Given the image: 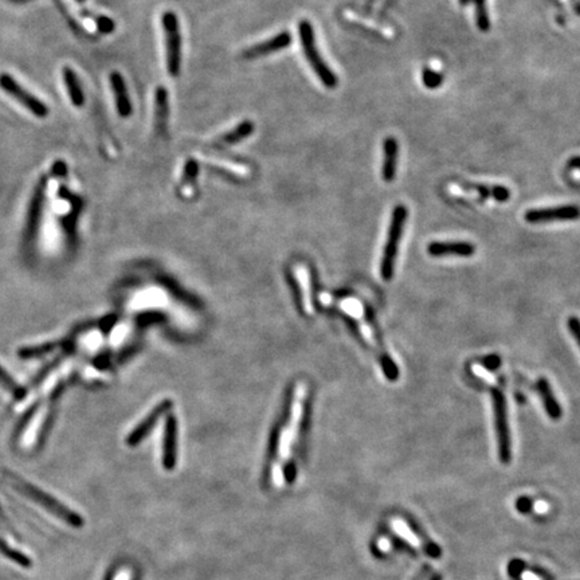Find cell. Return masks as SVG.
I'll use <instances>...</instances> for the list:
<instances>
[{"label": "cell", "instance_id": "8fae6325", "mask_svg": "<svg viewBox=\"0 0 580 580\" xmlns=\"http://www.w3.org/2000/svg\"><path fill=\"white\" fill-rule=\"evenodd\" d=\"M110 85H112V90H113V95H114L117 113L122 116V119H126V117L132 116L134 105H132L131 97L128 95L125 81H124V78H122V76L119 71H113L110 74Z\"/></svg>", "mask_w": 580, "mask_h": 580}, {"label": "cell", "instance_id": "7c38bea8", "mask_svg": "<svg viewBox=\"0 0 580 580\" xmlns=\"http://www.w3.org/2000/svg\"><path fill=\"white\" fill-rule=\"evenodd\" d=\"M168 408H171V402L170 401H164L162 403L156 406L149 413L148 415L144 418V420L136 426L135 430L126 437V444L129 446L137 445L150 432V429L155 426L158 419L160 418Z\"/></svg>", "mask_w": 580, "mask_h": 580}, {"label": "cell", "instance_id": "4fadbf2b", "mask_svg": "<svg viewBox=\"0 0 580 580\" xmlns=\"http://www.w3.org/2000/svg\"><path fill=\"white\" fill-rule=\"evenodd\" d=\"M427 253L432 256H472L475 253V246L465 241L451 242H432L427 246Z\"/></svg>", "mask_w": 580, "mask_h": 580}, {"label": "cell", "instance_id": "277c9868", "mask_svg": "<svg viewBox=\"0 0 580 580\" xmlns=\"http://www.w3.org/2000/svg\"><path fill=\"white\" fill-rule=\"evenodd\" d=\"M407 208L403 204H398L392 211L391 222L387 234V241L384 244L383 256L380 262V274L384 281H390L393 276L395 261L399 253V243L402 241L403 230H405L406 219H407Z\"/></svg>", "mask_w": 580, "mask_h": 580}, {"label": "cell", "instance_id": "3957f363", "mask_svg": "<svg viewBox=\"0 0 580 580\" xmlns=\"http://www.w3.org/2000/svg\"><path fill=\"white\" fill-rule=\"evenodd\" d=\"M297 28L301 47H302V52L305 54L309 66L313 69L314 74L317 76V78L324 85L325 88L335 89L338 86V77L326 65L324 58L321 57L317 49L314 28L312 26L311 22L307 19H302L298 22Z\"/></svg>", "mask_w": 580, "mask_h": 580}, {"label": "cell", "instance_id": "8992f818", "mask_svg": "<svg viewBox=\"0 0 580 580\" xmlns=\"http://www.w3.org/2000/svg\"><path fill=\"white\" fill-rule=\"evenodd\" d=\"M164 37H165V58L167 70L171 77H177L182 66V37L179 19L175 13L167 11L162 16Z\"/></svg>", "mask_w": 580, "mask_h": 580}, {"label": "cell", "instance_id": "f1b7e54d", "mask_svg": "<svg viewBox=\"0 0 580 580\" xmlns=\"http://www.w3.org/2000/svg\"><path fill=\"white\" fill-rule=\"evenodd\" d=\"M492 198L497 202H507L511 198V191L504 186H493Z\"/></svg>", "mask_w": 580, "mask_h": 580}, {"label": "cell", "instance_id": "4dcf8cb0", "mask_svg": "<svg viewBox=\"0 0 580 580\" xmlns=\"http://www.w3.org/2000/svg\"><path fill=\"white\" fill-rule=\"evenodd\" d=\"M499 365H501V359H499L497 355H490V356H487V357L484 359L485 368L490 369V371H496V369L499 368Z\"/></svg>", "mask_w": 580, "mask_h": 580}, {"label": "cell", "instance_id": "ab89813d", "mask_svg": "<svg viewBox=\"0 0 580 580\" xmlns=\"http://www.w3.org/2000/svg\"><path fill=\"white\" fill-rule=\"evenodd\" d=\"M575 13H576V15H579L580 16V3L579 4H576V6H575Z\"/></svg>", "mask_w": 580, "mask_h": 580}, {"label": "cell", "instance_id": "ba28073f", "mask_svg": "<svg viewBox=\"0 0 580 580\" xmlns=\"http://www.w3.org/2000/svg\"><path fill=\"white\" fill-rule=\"evenodd\" d=\"M524 218L532 225L556 220H578L580 219V207L576 204H566L548 208H533L526 211Z\"/></svg>", "mask_w": 580, "mask_h": 580}, {"label": "cell", "instance_id": "ac0fdd59", "mask_svg": "<svg viewBox=\"0 0 580 580\" xmlns=\"http://www.w3.org/2000/svg\"><path fill=\"white\" fill-rule=\"evenodd\" d=\"M168 119V92L165 88L159 86L155 93V122L158 131H162Z\"/></svg>", "mask_w": 580, "mask_h": 580}, {"label": "cell", "instance_id": "d6a6232c", "mask_svg": "<svg viewBox=\"0 0 580 580\" xmlns=\"http://www.w3.org/2000/svg\"><path fill=\"white\" fill-rule=\"evenodd\" d=\"M567 170H580V156H575L567 162Z\"/></svg>", "mask_w": 580, "mask_h": 580}, {"label": "cell", "instance_id": "9a60e30c", "mask_svg": "<svg viewBox=\"0 0 580 580\" xmlns=\"http://www.w3.org/2000/svg\"><path fill=\"white\" fill-rule=\"evenodd\" d=\"M538 391L540 393V398L543 401V405L545 408V413L548 414L550 418L553 420H559L563 415V410L562 406L556 401L555 393H553L550 381L545 378H540L538 380Z\"/></svg>", "mask_w": 580, "mask_h": 580}, {"label": "cell", "instance_id": "6da1fadb", "mask_svg": "<svg viewBox=\"0 0 580 580\" xmlns=\"http://www.w3.org/2000/svg\"><path fill=\"white\" fill-rule=\"evenodd\" d=\"M3 475H4L6 481L8 483V485L13 486L18 493H20L22 496L31 499L32 502L38 504L47 512L54 514L57 519L62 520L64 523H66L73 528H81L83 526V519L78 513L73 512L71 509L66 508L62 502H59L58 499L52 497L46 492L38 489L37 486L31 485L26 480L16 475L14 472L4 470Z\"/></svg>", "mask_w": 580, "mask_h": 580}, {"label": "cell", "instance_id": "4316f807", "mask_svg": "<svg viewBox=\"0 0 580 580\" xmlns=\"http://www.w3.org/2000/svg\"><path fill=\"white\" fill-rule=\"evenodd\" d=\"M198 172H199V165H198V162L196 160H189L187 164H186V167H184V172H183V177H182V182L183 183H191V182H194L195 179H196V176H198Z\"/></svg>", "mask_w": 580, "mask_h": 580}, {"label": "cell", "instance_id": "e575fe53", "mask_svg": "<svg viewBox=\"0 0 580 580\" xmlns=\"http://www.w3.org/2000/svg\"><path fill=\"white\" fill-rule=\"evenodd\" d=\"M0 524L4 526V528H6L7 531H8V532H13V533H14V529H13V526H10V524H8V521L6 520L4 514H3V512H1V509H0Z\"/></svg>", "mask_w": 580, "mask_h": 580}, {"label": "cell", "instance_id": "7402d4cb", "mask_svg": "<svg viewBox=\"0 0 580 580\" xmlns=\"http://www.w3.org/2000/svg\"><path fill=\"white\" fill-rule=\"evenodd\" d=\"M475 4V22L477 28L486 32L490 28V19L486 10L485 0H472Z\"/></svg>", "mask_w": 580, "mask_h": 580}, {"label": "cell", "instance_id": "1f68e13d", "mask_svg": "<svg viewBox=\"0 0 580 580\" xmlns=\"http://www.w3.org/2000/svg\"><path fill=\"white\" fill-rule=\"evenodd\" d=\"M472 189L478 191V194H480L484 199H486V198H492L493 186L490 187V186H484V184H475V186H472Z\"/></svg>", "mask_w": 580, "mask_h": 580}, {"label": "cell", "instance_id": "d4e9b609", "mask_svg": "<svg viewBox=\"0 0 580 580\" xmlns=\"http://www.w3.org/2000/svg\"><path fill=\"white\" fill-rule=\"evenodd\" d=\"M380 360H381V369H383L386 378L391 380V381L398 380L399 379V369H398L396 365L393 363L391 357L387 353H384Z\"/></svg>", "mask_w": 580, "mask_h": 580}, {"label": "cell", "instance_id": "8d00e7d4", "mask_svg": "<svg viewBox=\"0 0 580 580\" xmlns=\"http://www.w3.org/2000/svg\"><path fill=\"white\" fill-rule=\"evenodd\" d=\"M523 580H540V578L536 576L535 574H532V572H524L523 574Z\"/></svg>", "mask_w": 580, "mask_h": 580}, {"label": "cell", "instance_id": "30bf717a", "mask_svg": "<svg viewBox=\"0 0 580 580\" xmlns=\"http://www.w3.org/2000/svg\"><path fill=\"white\" fill-rule=\"evenodd\" d=\"M399 160V143L395 137H386L383 141V164H381V177L384 182L391 183L398 171Z\"/></svg>", "mask_w": 580, "mask_h": 580}, {"label": "cell", "instance_id": "83f0119b", "mask_svg": "<svg viewBox=\"0 0 580 580\" xmlns=\"http://www.w3.org/2000/svg\"><path fill=\"white\" fill-rule=\"evenodd\" d=\"M567 326L572 335V338H575V341L578 343L580 348V320L578 317H569L567 320Z\"/></svg>", "mask_w": 580, "mask_h": 580}, {"label": "cell", "instance_id": "52a82bcc", "mask_svg": "<svg viewBox=\"0 0 580 580\" xmlns=\"http://www.w3.org/2000/svg\"><path fill=\"white\" fill-rule=\"evenodd\" d=\"M0 89L4 90L7 95H11L18 102H20L25 108H28L32 114H35L40 119H45L49 116V108L41 100H38L35 95L28 93L25 88H22L18 82L15 81L14 77L1 73L0 74Z\"/></svg>", "mask_w": 580, "mask_h": 580}, {"label": "cell", "instance_id": "603a6c76", "mask_svg": "<svg viewBox=\"0 0 580 580\" xmlns=\"http://www.w3.org/2000/svg\"><path fill=\"white\" fill-rule=\"evenodd\" d=\"M392 526H393V531H395L396 533H399L406 541H408L413 547L420 548V540L413 533V531H411L408 526H406L403 521H401V520H393V521H392Z\"/></svg>", "mask_w": 580, "mask_h": 580}, {"label": "cell", "instance_id": "5b68a950", "mask_svg": "<svg viewBox=\"0 0 580 580\" xmlns=\"http://www.w3.org/2000/svg\"><path fill=\"white\" fill-rule=\"evenodd\" d=\"M492 403H493L499 461L501 463L508 465L512 458V442H511V432H509L508 411H507V399H505L504 392L499 389H493Z\"/></svg>", "mask_w": 580, "mask_h": 580}, {"label": "cell", "instance_id": "44dd1931", "mask_svg": "<svg viewBox=\"0 0 580 580\" xmlns=\"http://www.w3.org/2000/svg\"><path fill=\"white\" fill-rule=\"evenodd\" d=\"M0 553H1L6 559L14 562V563L19 564L20 567L30 568V567L32 566V562H31V559H30L28 556H26L25 553L13 550L1 538H0Z\"/></svg>", "mask_w": 580, "mask_h": 580}, {"label": "cell", "instance_id": "2e32d148", "mask_svg": "<svg viewBox=\"0 0 580 580\" xmlns=\"http://www.w3.org/2000/svg\"><path fill=\"white\" fill-rule=\"evenodd\" d=\"M295 276L297 280L298 285L301 288V295H302V308L307 314H313V301H312V285L311 276L309 271L304 265H296L295 266Z\"/></svg>", "mask_w": 580, "mask_h": 580}, {"label": "cell", "instance_id": "74e56055", "mask_svg": "<svg viewBox=\"0 0 580 580\" xmlns=\"http://www.w3.org/2000/svg\"><path fill=\"white\" fill-rule=\"evenodd\" d=\"M379 547H380L383 551H386V550H389L390 544H389L387 540H380V541H379Z\"/></svg>", "mask_w": 580, "mask_h": 580}, {"label": "cell", "instance_id": "9c48e42d", "mask_svg": "<svg viewBox=\"0 0 580 580\" xmlns=\"http://www.w3.org/2000/svg\"><path fill=\"white\" fill-rule=\"evenodd\" d=\"M293 37L289 31H283L277 35H274L273 38H270L268 41L261 42L258 45H254L249 49H246L243 52V57L247 59H254V58H261V57H266V55L273 54L276 52H281L283 49L289 47L292 45Z\"/></svg>", "mask_w": 580, "mask_h": 580}, {"label": "cell", "instance_id": "484cf974", "mask_svg": "<svg viewBox=\"0 0 580 580\" xmlns=\"http://www.w3.org/2000/svg\"><path fill=\"white\" fill-rule=\"evenodd\" d=\"M55 347H57L55 343H49V344H43V345H40V347L23 348V350L19 351V356H20V357H37V356H41V355H45V353H49V352L53 351Z\"/></svg>", "mask_w": 580, "mask_h": 580}, {"label": "cell", "instance_id": "d590c367", "mask_svg": "<svg viewBox=\"0 0 580 580\" xmlns=\"http://www.w3.org/2000/svg\"><path fill=\"white\" fill-rule=\"evenodd\" d=\"M535 509L539 513H544L548 511V505L545 502H538L535 504Z\"/></svg>", "mask_w": 580, "mask_h": 580}, {"label": "cell", "instance_id": "d6986e66", "mask_svg": "<svg viewBox=\"0 0 580 580\" xmlns=\"http://www.w3.org/2000/svg\"><path fill=\"white\" fill-rule=\"evenodd\" d=\"M254 132V124L250 120H244V122L238 124L232 131H230L229 134L222 137V143L226 146H232V144H238L246 137L253 135Z\"/></svg>", "mask_w": 580, "mask_h": 580}, {"label": "cell", "instance_id": "ffe728a7", "mask_svg": "<svg viewBox=\"0 0 580 580\" xmlns=\"http://www.w3.org/2000/svg\"><path fill=\"white\" fill-rule=\"evenodd\" d=\"M0 386H1L6 391L10 392L16 401L25 399V396H26V393H28L26 389L22 387L20 384H18L14 379L8 375V372H7L1 365H0Z\"/></svg>", "mask_w": 580, "mask_h": 580}, {"label": "cell", "instance_id": "f546056e", "mask_svg": "<svg viewBox=\"0 0 580 580\" xmlns=\"http://www.w3.org/2000/svg\"><path fill=\"white\" fill-rule=\"evenodd\" d=\"M114 22L108 18V16H98L97 19V28L104 32V34H110L114 30Z\"/></svg>", "mask_w": 580, "mask_h": 580}, {"label": "cell", "instance_id": "5bb4252c", "mask_svg": "<svg viewBox=\"0 0 580 580\" xmlns=\"http://www.w3.org/2000/svg\"><path fill=\"white\" fill-rule=\"evenodd\" d=\"M176 461V420L170 417L164 426L162 435V463L167 469H172Z\"/></svg>", "mask_w": 580, "mask_h": 580}, {"label": "cell", "instance_id": "7a4b0ae2", "mask_svg": "<svg viewBox=\"0 0 580 580\" xmlns=\"http://www.w3.org/2000/svg\"><path fill=\"white\" fill-rule=\"evenodd\" d=\"M305 398H307V384L300 381L297 387H296V391H295V399H293V405H292L290 418H289L288 425L283 427V432L280 435L278 454H277L276 465L273 468V475H274V481L277 483V485H280V483H281L283 465L286 463V461L290 457L292 447H293L296 439H297L298 430H300V426H301V422H302V415H304Z\"/></svg>", "mask_w": 580, "mask_h": 580}, {"label": "cell", "instance_id": "cb8c5ba5", "mask_svg": "<svg viewBox=\"0 0 580 580\" xmlns=\"http://www.w3.org/2000/svg\"><path fill=\"white\" fill-rule=\"evenodd\" d=\"M422 81L427 89H437L444 83V76L432 69H425L422 71Z\"/></svg>", "mask_w": 580, "mask_h": 580}, {"label": "cell", "instance_id": "836d02e7", "mask_svg": "<svg viewBox=\"0 0 580 580\" xmlns=\"http://www.w3.org/2000/svg\"><path fill=\"white\" fill-rule=\"evenodd\" d=\"M517 508H519L521 512H526V511H528V509L531 508V501L526 499V497L519 499V501H517Z\"/></svg>", "mask_w": 580, "mask_h": 580}, {"label": "cell", "instance_id": "e0dca14e", "mask_svg": "<svg viewBox=\"0 0 580 580\" xmlns=\"http://www.w3.org/2000/svg\"><path fill=\"white\" fill-rule=\"evenodd\" d=\"M62 76H64V81L68 88L69 97L73 102L74 107L81 108L85 104V97H83V92H82L81 85L78 81L77 74L74 73V70L69 66H65L62 69Z\"/></svg>", "mask_w": 580, "mask_h": 580}, {"label": "cell", "instance_id": "f35d334b", "mask_svg": "<svg viewBox=\"0 0 580 580\" xmlns=\"http://www.w3.org/2000/svg\"><path fill=\"white\" fill-rule=\"evenodd\" d=\"M470 1H472V0H459V4H461V6H466V4L470 3Z\"/></svg>", "mask_w": 580, "mask_h": 580}]
</instances>
